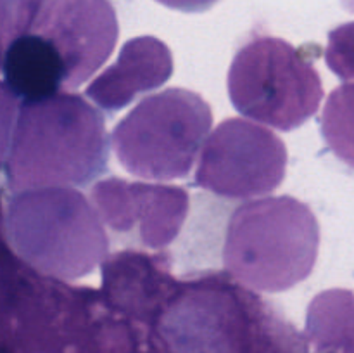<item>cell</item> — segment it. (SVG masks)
I'll list each match as a JSON object with an SVG mask.
<instances>
[{
	"mask_svg": "<svg viewBox=\"0 0 354 353\" xmlns=\"http://www.w3.org/2000/svg\"><path fill=\"white\" fill-rule=\"evenodd\" d=\"M313 57L282 38H251L235 52L228 69L230 102L244 116L277 130L303 127L324 99Z\"/></svg>",
	"mask_w": 354,
	"mask_h": 353,
	"instance_id": "5",
	"label": "cell"
},
{
	"mask_svg": "<svg viewBox=\"0 0 354 353\" xmlns=\"http://www.w3.org/2000/svg\"><path fill=\"white\" fill-rule=\"evenodd\" d=\"M45 3L47 0H0V44L7 48L33 31Z\"/></svg>",
	"mask_w": 354,
	"mask_h": 353,
	"instance_id": "13",
	"label": "cell"
},
{
	"mask_svg": "<svg viewBox=\"0 0 354 353\" xmlns=\"http://www.w3.org/2000/svg\"><path fill=\"white\" fill-rule=\"evenodd\" d=\"M306 331L318 350L354 353V293L327 289L308 307Z\"/></svg>",
	"mask_w": 354,
	"mask_h": 353,
	"instance_id": "11",
	"label": "cell"
},
{
	"mask_svg": "<svg viewBox=\"0 0 354 353\" xmlns=\"http://www.w3.org/2000/svg\"><path fill=\"white\" fill-rule=\"evenodd\" d=\"M107 161L106 121L82 96L59 92L21 104L6 166L14 192L86 187L107 172Z\"/></svg>",
	"mask_w": 354,
	"mask_h": 353,
	"instance_id": "1",
	"label": "cell"
},
{
	"mask_svg": "<svg viewBox=\"0 0 354 353\" xmlns=\"http://www.w3.org/2000/svg\"><path fill=\"white\" fill-rule=\"evenodd\" d=\"M287 159L286 144L272 130L227 118L204 142L196 185L227 199L266 196L286 179Z\"/></svg>",
	"mask_w": 354,
	"mask_h": 353,
	"instance_id": "6",
	"label": "cell"
},
{
	"mask_svg": "<svg viewBox=\"0 0 354 353\" xmlns=\"http://www.w3.org/2000/svg\"><path fill=\"white\" fill-rule=\"evenodd\" d=\"M19 107V97L6 82H0V168L6 161L7 152H10Z\"/></svg>",
	"mask_w": 354,
	"mask_h": 353,
	"instance_id": "15",
	"label": "cell"
},
{
	"mask_svg": "<svg viewBox=\"0 0 354 353\" xmlns=\"http://www.w3.org/2000/svg\"><path fill=\"white\" fill-rule=\"evenodd\" d=\"M320 248L313 210L292 196L239 206L227 227L223 265L245 287L283 293L306 280Z\"/></svg>",
	"mask_w": 354,
	"mask_h": 353,
	"instance_id": "2",
	"label": "cell"
},
{
	"mask_svg": "<svg viewBox=\"0 0 354 353\" xmlns=\"http://www.w3.org/2000/svg\"><path fill=\"white\" fill-rule=\"evenodd\" d=\"M100 220L118 234L137 230L149 249L168 248L182 230L190 208L183 187L128 182L109 176L95 182L90 192Z\"/></svg>",
	"mask_w": 354,
	"mask_h": 353,
	"instance_id": "8",
	"label": "cell"
},
{
	"mask_svg": "<svg viewBox=\"0 0 354 353\" xmlns=\"http://www.w3.org/2000/svg\"><path fill=\"white\" fill-rule=\"evenodd\" d=\"M3 48H6V47H3V45L0 44V66L3 64V55H6V54H3Z\"/></svg>",
	"mask_w": 354,
	"mask_h": 353,
	"instance_id": "17",
	"label": "cell"
},
{
	"mask_svg": "<svg viewBox=\"0 0 354 353\" xmlns=\"http://www.w3.org/2000/svg\"><path fill=\"white\" fill-rule=\"evenodd\" d=\"M213 125L199 93L166 89L142 99L111 134L114 154L128 173L145 180L187 179Z\"/></svg>",
	"mask_w": 354,
	"mask_h": 353,
	"instance_id": "4",
	"label": "cell"
},
{
	"mask_svg": "<svg viewBox=\"0 0 354 353\" xmlns=\"http://www.w3.org/2000/svg\"><path fill=\"white\" fill-rule=\"evenodd\" d=\"M3 78L23 102L47 99L64 90L66 71L54 45L38 33L14 40L3 55Z\"/></svg>",
	"mask_w": 354,
	"mask_h": 353,
	"instance_id": "10",
	"label": "cell"
},
{
	"mask_svg": "<svg viewBox=\"0 0 354 353\" xmlns=\"http://www.w3.org/2000/svg\"><path fill=\"white\" fill-rule=\"evenodd\" d=\"M3 227L12 251L54 279L88 275L109 251L97 210L82 192L68 187L14 192Z\"/></svg>",
	"mask_w": 354,
	"mask_h": 353,
	"instance_id": "3",
	"label": "cell"
},
{
	"mask_svg": "<svg viewBox=\"0 0 354 353\" xmlns=\"http://www.w3.org/2000/svg\"><path fill=\"white\" fill-rule=\"evenodd\" d=\"M320 132L334 158L354 173V83L332 90L322 111Z\"/></svg>",
	"mask_w": 354,
	"mask_h": 353,
	"instance_id": "12",
	"label": "cell"
},
{
	"mask_svg": "<svg viewBox=\"0 0 354 353\" xmlns=\"http://www.w3.org/2000/svg\"><path fill=\"white\" fill-rule=\"evenodd\" d=\"M173 75V55L159 38L144 35L124 42L116 61L95 76L85 96L107 113H116L140 93L165 85Z\"/></svg>",
	"mask_w": 354,
	"mask_h": 353,
	"instance_id": "9",
	"label": "cell"
},
{
	"mask_svg": "<svg viewBox=\"0 0 354 353\" xmlns=\"http://www.w3.org/2000/svg\"><path fill=\"white\" fill-rule=\"evenodd\" d=\"M33 33L54 45L64 64V90H75L111 57L120 24L109 0H47Z\"/></svg>",
	"mask_w": 354,
	"mask_h": 353,
	"instance_id": "7",
	"label": "cell"
},
{
	"mask_svg": "<svg viewBox=\"0 0 354 353\" xmlns=\"http://www.w3.org/2000/svg\"><path fill=\"white\" fill-rule=\"evenodd\" d=\"M169 9L182 10V12H204L211 9L220 0H156Z\"/></svg>",
	"mask_w": 354,
	"mask_h": 353,
	"instance_id": "16",
	"label": "cell"
},
{
	"mask_svg": "<svg viewBox=\"0 0 354 353\" xmlns=\"http://www.w3.org/2000/svg\"><path fill=\"white\" fill-rule=\"evenodd\" d=\"M325 62L341 80H354V21L341 24L328 33Z\"/></svg>",
	"mask_w": 354,
	"mask_h": 353,
	"instance_id": "14",
	"label": "cell"
}]
</instances>
